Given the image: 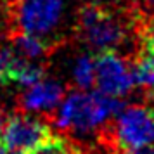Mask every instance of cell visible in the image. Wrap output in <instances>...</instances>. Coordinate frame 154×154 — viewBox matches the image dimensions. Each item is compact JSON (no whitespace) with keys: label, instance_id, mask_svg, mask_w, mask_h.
I'll list each match as a JSON object with an SVG mask.
<instances>
[{"label":"cell","instance_id":"1","mask_svg":"<svg viewBox=\"0 0 154 154\" xmlns=\"http://www.w3.org/2000/svg\"><path fill=\"white\" fill-rule=\"evenodd\" d=\"M123 107L125 102L121 97L107 95L100 90H69L66 92L56 109L42 118L47 119L49 125L57 128L63 135L73 137L97 132Z\"/></svg>","mask_w":154,"mask_h":154},{"label":"cell","instance_id":"2","mask_svg":"<svg viewBox=\"0 0 154 154\" xmlns=\"http://www.w3.org/2000/svg\"><path fill=\"white\" fill-rule=\"evenodd\" d=\"M140 11L125 9L112 11L104 4H85L78 9L75 21V35L94 50H116L130 42L135 35V26Z\"/></svg>","mask_w":154,"mask_h":154},{"label":"cell","instance_id":"3","mask_svg":"<svg viewBox=\"0 0 154 154\" xmlns=\"http://www.w3.org/2000/svg\"><path fill=\"white\" fill-rule=\"evenodd\" d=\"M95 133L109 154L151 146L154 144V107L146 104L125 106Z\"/></svg>","mask_w":154,"mask_h":154},{"label":"cell","instance_id":"4","mask_svg":"<svg viewBox=\"0 0 154 154\" xmlns=\"http://www.w3.org/2000/svg\"><path fill=\"white\" fill-rule=\"evenodd\" d=\"M63 0H4L7 35L28 33L47 36L63 19Z\"/></svg>","mask_w":154,"mask_h":154},{"label":"cell","instance_id":"5","mask_svg":"<svg viewBox=\"0 0 154 154\" xmlns=\"http://www.w3.org/2000/svg\"><path fill=\"white\" fill-rule=\"evenodd\" d=\"M52 135L47 119L33 118L29 112L16 111L7 114L0 126V147L4 151L31 154Z\"/></svg>","mask_w":154,"mask_h":154},{"label":"cell","instance_id":"6","mask_svg":"<svg viewBox=\"0 0 154 154\" xmlns=\"http://www.w3.org/2000/svg\"><path fill=\"white\" fill-rule=\"evenodd\" d=\"M95 87L114 97H123L132 90L133 75L130 57L119 56L116 50H102L95 56Z\"/></svg>","mask_w":154,"mask_h":154},{"label":"cell","instance_id":"7","mask_svg":"<svg viewBox=\"0 0 154 154\" xmlns=\"http://www.w3.org/2000/svg\"><path fill=\"white\" fill-rule=\"evenodd\" d=\"M68 88L57 80L42 78L35 83L28 85L16 97V111L23 112H40L42 116L54 111L63 100Z\"/></svg>","mask_w":154,"mask_h":154},{"label":"cell","instance_id":"8","mask_svg":"<svg viewBox=\"0 0 154 154\" xmlns=\"http://www.w3.org/2000/svg\"><path fill=\"white\" fill-rule=\"evenodd\" d=\"M11 47L16 54L29 61H45L57 50L61 42H50L45 36H35L28 33H12L7 35Z\"/></svg>","mask_w":154,"mask_h":154},{"label":"cell","instance_id":"9","mask_svg":"<svg viewBox=\"0 0 154 154\" xmlns=\"http://www.w3.org/2000/svg\"><path fill=\"white\" fill-rule=\"evenodd\" d=\"M132 61L133 83L146 92H154V52L139 47L135 54L130 56Z\"/></svg>","mask_w":154,"mask_h":154},{"label":"cell","instance_id":"10","mask_svg":"<svg viewBox=\"0 0 154 154\" xmlns=\"http://www.w3.org/2000/svg\"><path fill=\"white\" fill-rule=\"evenodd\" d=\"M73 83L78 90H90L95 87V56L82 54L73 64Z\"/></svg>","mask_w":154,"mask_h":154},{"label":"cell","instance_id":"11","mask_svg":"<svg viewBox=\"0 0 154 154\" xmlns=\"http://www.w3.org/2000/svg\"><path fill=\"white\" fill-rule=\"evenodd\" d=\"M31 154H80L76 144L71 137L66 135H50L42 146L35 149Z\"/></svg>","mask_w":154,"mask_h":154},{"label":"cell","instance_id":"12","mask_svg":"<svg viewBox=\"0 0 154 154\" xmlns=\"http://www.w3.org/2000/svg\"><path fill=\"white\" fill-rule=\"evenodd\" d=\"M17 59L11 45H0V87L12 83V71H14V64Z\"/></svg>","mask_w":154,"mask_h":154},{"label":"cell","instance_id":"13","mask_svg":"<svg viewBox=\"0 0 154 154\" xmlns=\"http://www.w3.org/2000/svg\"><path fill=\"white\" fill-rule=\"evenodd\" d=\"M135 33H137L140 47L154 52V16L146 17L144 14H140L137 26H135Z\"/></svg>","mask_w":154,"mask_h":154},{"label":"cell","instance_id":"14","mask_svg":"<svg viewBox=\"0 0 154 154\" xmlns=\"http://www.w3.org/2000/svg\"><path fill=\"white\" fill-rule=\"evenodd\" d=\"M5 109H4V106L0 104V126H2V123H4V119H5Z\"/></svg>","mask_w":154,"mask_h":154},{"label":"cell","instance_id":"15","mask_svg":"<svg viewBox=\"0 0 154 154\" xmlns=\"http://www.w3.org/2000/svg\"><path fill=\"white\" fill-rule=\"evenodd\" d=\"M144 2H146V5H147V7L154 9V0H144Z\"/></svg>","mask_w":154,"mask_h":154},{"label":"cell","instance_id":"16","mask_svg":"<svg viewBox=\"0 0 154 154\" xmlns=\"http://www.w3.org/2000/svg\"><path fill=\"white\" fill-rule=\"evenodd\" d=\"M99 2H109V4H114V2H125V0H99Z\"/></svg>","mask_w":154,"mask_h":154},{"label":"cell","instance_id":"17","mask_svg":"<svg viewBox=\"0 0 154 154\" xmlns=\"http://www.w3.org/2000/svg\"><path fill=\"white\" fill-rule=\"evenodd\" d=\"M0 154H5V151H4V149H2V147H0Z\"/></svg>","mask_w":154,"mask_h":154}]
</instances>
